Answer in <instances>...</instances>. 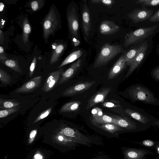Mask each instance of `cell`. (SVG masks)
Masks as SVG:
<instances>
[{
	"label": "cell",
	"instance_id": "cell-3",
	"mask_svg": "<svg viewBox=\"0 0 159 159\" xmlns=\"http://www.w3.org/2000/svg\"><path fill=\"white\" fill-rule=\"evenodd\" d=\"M43 27V38L47 43L50 36L54 35L61 27L60 14L54 5H52L48 13L44 18Z\"/></svg>",
	"mask_w": 159,
	"mask_h": 159
},
{
	"label": "cell",
	"instance_id": "cell-7",
	"mask_svg": "<svg viewBox=\"0 0 159 159\" xmlns=\"http://www.w3.org/2000/svg\"><path fill=\"white\" fill-rule=\"evenodd\" d=\"M124 111L127 115L135 120L150 127L152 123L158 120L142 109L135 106L126 108Z\"/></svg>",
	"mask_w": 159,
	"mask_h": 159
},
{
	"label": "cell",
	"instance_id": "cell-16",
	"mask_svg": "<svg viewBox=\"0 0 159 159\" xmlns=\"http://www.w3.org/2000/svg\"><path fill=\"white\" fill-rule=\"evenodd\" d=\"M124 52L118 59L110 71L108 77V80L113 79L118 75L127 66Z\"/></svg>",
	"mask_w": 159,
	"mask_h": 159
},
{
	"label": "cell",
	"instance_id": "cell-29",
	"mask_svg": "<svg viewBox=\"0 0 159 159\" xmlns=\"http://www.w3.org/2000/svg\"><path fill=\"white\" fill-rule=\"evenodd\" d=\"M1 62L12 70L20 73H22L18 62L15 60L10 59L1 61Z\"/></svg>",
	"mask_w": 159,
	"mask_h": 159
},
{
	"label": "cell",
	"instance_id": "cell-24",
	"mask_svg": "<svg viewBox=\"0 0 159 159\" xmlns=\"http://www.w3.org/2000/svg\"><path fill=\"white\" fill-rule=\"evenodd\" d=\"M65 48V45L63 44H59L57 46L52 54L50 61V64H53L58 61Z\"/></svg>",
	"mask_w": 159,
	"mask_h": 159
},
{
	"label": "cell",
	"instance_id": "cell-11",
	"mask_svg": "<svg viewBox=\"0 0 159 159\" xmlns=\"http://www.w3.org/2000/svg\"><path fill=\"white\" fill-rule=\"evenodd\" d=\"M63 70V69L61 68L49 74L42 88V90L44 92H47L53 89L58 81Z\"/></svg>",
	"mask_w": 159,
	"mask_h": 159
},
{
	"label": "cell",
	"instance_id": "cell-32",
	"mask_svg": "<svg viewBox=\"0 0 159 159\" xmlns=\"http://www.w3.org/2000/svg\"><path fill=\"white\" fill-rule=\"evenodd\" d=\"M0 80L3 84H8L11 81L10 76L6 71L0 68Z\"/></svg>",
	"mask_w": 159,
	"mask_h": 159
},
{
	"label": "cell",
	"instance_id": "cell-10",
	"mask_svg": "<svg viewBox=\"0 0 159 159\" xmlns=\"http://www.w3.org/2000/svg\"><path fill=\"white\" fill-rule=\"evenodd\" d=\"M82 5V28L84 39L85 40H86L91 29V19L89 10L86 1H83Z\"/></svg>",
	"mask_w": 159,
	"mask_h": 159
},
{
	"label": "cell",
	"instance_id": "cell-13",
	"mask_svg": "<svg viewBox=\"0 0 159 159\" xmlns=\"http://www.w3.org/2000/svg\"><path fill=\"white\" fill-rule=\"evenodd\" d=\"M42 78L41 76L34 77L24 83L16 90L17 93H27L32 92L36 89L41 84Z\"/></svg>",
	"mask_w": 159,
	"mask_h": 159
},
{
	"label": "cell",
	"instance_id": "cell-8",
	"mask_svg": "<svg viewBox=\"0 0 159 159\" xmlns=\"http://www.w3.org/2000/svg\"><path fill=\"white\" fill-rule=\"evenodd\" d=\"M123 159H146L154 152L148 150L141 148L124 147L121 148Z\"/></svg>",
	"mask_w": 159,
	"mask_h": 159
},
{
	"label": "cell",
	"instance_id": "cell-44",
	"mask_svg": "<svg viewBox=\"0 0 159 159\" xmlns=\"http://www.w3.org/2000/svg\"><path fill=\"white\" fill-rule=\"evenodd\" d=\"M158 113L159 114V112H158ZM151 125L157 127H159V119H158V120L152 123Z\"/></svg>",
	"mask_w": 159,
	"mask_h": 159
},
{
	"label": "cell",
	"instance_id": "cell-25",
	"mask_svg": "<svg viewBox=\"0 0 159 159\" xmlns=\"http://www.w3.org/2000/svg\"><path fill=\"white\" fill-rule=\"evenodd\" d=\"M38 130L37 129L31 130L27 134L25 139L26 144L27 147H30L39 139Z\"/></svg>",
	"mask_w": 159,
	"mask_h": 159
},
{
	"label": "cell",
	"instance_id": "cell-26",
	"mask_svg": "<svg viewBox=\"0 0 159 159\" xmlns=\"http://www.w3.org/2000/svg\"><path fill=\"white\" fill-rule=\"evenodd\" d=\"M20 104L17 101L14 99H5L0 98V109H5L13 107Z\"/></svg>",
	"mask_w": 159,
	"mask_h": 159
},
{
	"label": "cell",
	"instance_id": "cell-28",
	"mask_svg": "<svg viewBox=\"0 0 159 159\" xmlns=\"http://www.w3.org/2000/svg\"><path fill=\"white\" fill-rule=\"evenodd\" d=\"M139 47L133 48L127 52H125V58L127 66H130L131 63L138 53Z\"/></svg>",
	"mask_w": 159,
	"mask_h": 159
},
{
	"label": "cell",
	"instance_id": "cell-45",
	"mask_svg": "<svg viewBox=\"0 0 159 159\" xmlns=\"http://www.w3.org/2000/svg\"><path fill=\"white\" fill-rule=\"evenodd\" d=\"M4 4L1 2L0 3V12H2L4 8Z\"/></svg>",
	"mask_w": 159,
	"mask_h": 159
},
{
	"label": "cell",
	"instance_id": "cell-34",
	"mask_svg": "<svg viewBox=\"0 0 159 159\" xmlns=\"http://www.w3.org/2000/svg\"><path fill=\"white\" fill-rule=\"evenodd\" d=\"M52 109V107H51L40 113L39 116L36 118L33 122V124H35L38 121L48 116L50 113Z\"/></svg>",
	"mask_w": 159,
	"mask_h": 159
},
{
	"label": "cell",
	"instance_id": "cell-41",
	"mask_svg": "<svg viewBox=\"0 0 159 159\" xmlns=\"http://www.w3.org/2000/svg\"><path fill=\"white\" fill-rule=\"evenodd\" d=\"M0 60L1 61H3L7 60L3 48L1 46H0Z\"/></svg>",
	"mask_w": 159,
	"mask_h": 159
},
{
	"label": "cell",
	"instance_id": "cell-38",
	"mask_svg": "<svg viewBox=\"0 0 159 159\" xmlns=\"http://www.w3.org/2000/svg\"><path fill=\"white\" fill-rule=\"evenodd\" d=\"M151 75L155 80L159 81V67L156 68L152 71Z\"/></svg>",
	"mask_w": 159,
	"mask_h": 159
},
{
	"label": "cell",
	"instance_id": "cell-23",
	"mask_svg": "<svg viewBox=\"0 0 159 159\" xmlns=\"http://www.w3.org/2000/svg\"><path fill=\"white\" fill-rule=\"evenodd\" d=\"M113 118L110 116L106 115L98 116L94 115L92 116L91 121L92 123L98 124H102L106 123H113Z\"/></svg>",
	"mask_w": 159,
	"mask_h": 159
},
{
	"label": "cell",
	"instance_id": "cell-37",
	"mask_svg": "<svg viewBox=\"0 0 159 159\" xmlns=\"http://www.w3.org/2000/svg\"><path fill=\"white\" fill-rule=\"evenodd\" d=\"M149 148L154 149L159 154V141L152 140Z\"/></svg>",
	"mask_w": 159,
	"mask_h": 159
},
{
	"label": "cell",
	"instance_id": "cell-21",
	"mask_svg": "<svg viewBox=\"0 0 159 159\" xmlns=\"http://www.w3.org/2000/svg\"><path fill=\"white\" fill-rule=\"evenodd\" d=\"M83 51L81 50L75 51L69 54L58 67V68H62L64 66L78 59L83 55Z\"/></svg>",
	"mask_w": 159,
	"mask_h": 159
},
{
	"label": "cell",
	"instance_id": "cell-27",
	"mask_svg": "<svg viewBox=\"0 0 159 159\" xmlns=\"http://www.w3.org/2000/svg\"><path fill=\"white\" fill-rule=\"evenodd\" d=\"M22 40L25 45L28 41L29 36L31 31V27L27 18H25L23 22Z\"/></svg>",
	"mask_w": 159,
	"mask_h": 159
},
{
	"label": "cell",
	"instance_id": "cell-47",
	"mask_svg": "<svg viewBox=\"0 0 159 159\" xmlns=\"http://www.w3.org/2000/svg\"><path fill=\"white\" fill-rule=\"evenodd\" d=\"M155 159H159V157L156 158H155Z\"/></svg>",
	"mask_w": 159,
	"mask_h": 159
},
{
	"label": "cell",
	"instance_id": "cell-46",
	"mask_svg": "<svg viewBox=\"0 0 159 159\" xmlns=\"http://www.w3.org/2000/svg\"><path fill=\"white\" fill-rule=\"evenodd\" d=\"M5 21L2 19L0 22V27L1 29H2L4 26V22Z\"/></svg>",
	"mask_w": 159,
	"mask_h": 159
},
{
	"label": "cell",
	"instance_id": "cell-17",
	"mask_svg": "<svg viewBox=\"0 0 159 159\" xmlns=\"http://www.w3.org/2000/svg\"><path fill=\"white\" fill-rule=\"evenodd\" d=\"M53 153L52 151L42 148H37L28 154L26 159H50Z\"/></svg>",
	"mask_w": 159,
	"mask_h": 159
},
{
	"label": "cell",
	"instance_id": "cell-43",
	"mask_svg": "<svg viewBox=\"0 0 159 159\" xmlns=\"http://www.w3.org/2000/svg\"><path fill=\"white\" fill-rule=\"evenodd\" d=\"M90 159H111L106 156H100Z\"/></svg>",
	"mask_w": 159,
	"mask_h": 159
},
{
	"label": "cell",
	"instance_id": "cell-22",
	"mask_svg": "<svg viewBox=\"0 0 159 159\" xmlns=\"http://www.w3.org/2000/svg\"><path fill=\"white\" fill-rule=\"evenodd\" d=\"M81 102L80 101H73L67 102L63 105L60 111L62 113L71 112L77 110Z\"/></svg>",
	"mask_w": 159,
	"mask_h": 159
},
{
	"label": "cell",
	"instance_id": "cell-33",
	"mask_svg": "<svg viewBox=\"0 0 159 159\" xmlns=\"http://www.w3.org/2000/svg\"><path fill=\"white\" fill-rule=\"evenodd\" d=\"M91 1L92 3L101 4L110 8L115 3L113 0H91Z\"/></svg>",
	"mask_w": 159,
	"mask_h": 159
},
{
	"label": "cell",
	"instance_id": "cell-35",
	"mask_svg": "<svg viewBox=\"0 0 159 159\" xmlns=\"http://www.w3.org/2000/svg\"><path fill=\"white\" fill-rule=\"evenodd\" d=\"M102 106L107 107H121V106L118 101L116 100H111L105 102L102 104Z\"/></svg>",
	"mask_w": 159,
	"mask_h": 159
},
{
	"label": "cell",
	"instance_id": "cell-20",
	"mask_svg": "<svg viewBox=\"0 0 159 159\" xmlns=\"http://www.w3.org/2000/svg\"><path fill=\"white\" fill-rule=\"evenodd\" d=\"M96 127L112 134H118L121 132H126L123 128L112 123L98 124L93 123Z\"/></svg>",
	"mask_w": 159,
	"mask_h": 159
},
{
	"label": "cell",
	"instance_id": "cell-19",
	"mask_svg": "<svg viewBox=\"0 0 159 159\" xmlns=\"http://www.w3.org/2000/svg\"><path fill=\"white\" fill-rule=\"evenodd\" d=\"M120 27L116 24L114 21L109 20H105L100 24L99 27L100 33L105 35H113L118 32L120 30Z\"/></svg>",
	"mask_w": 159,
	"mask_h": 159
},
{
	"label": "cell",
	"instance_id": "cell-39",
	"mask_svg": "<svg viewBox=\"0 0 159 159\" xmlns=\"http://www.w3.org/2000/svg\"><path fill=\"white\" fill-rule=\"evenodd\" d=\"M41 1H33L31 3V6L32 9L34 11H36L40 8V2Z\"/></svg>",
	"mask_w": 159,
	"mask_h": 159
},
{
	"label": "cell",
	"instance_id": "cell-36",
	"mask_svg": "<svg viewBox=\"0 0 159 159\" xmlns=\"http://www.w3.org/2000/svg\"><path fill=\"white\" fill-rule=\"evenodd\" d=\"M36 63V57L35 56L33 58L30 68L29 76L32 77L34 71Z\"/></svg>",
	"mask_w": 159,
	"mask_h": 159
},
{
	"label": "cell",
	"instance_id": "cell-14",
	"mask_svg": "<svg viewBox=\"0 0 159 159\" xmlns=\"http://www.w3.org/2000/svg\"><path fill=\"white\" fill-rule=\"evenodd\" d=\"M148 47V44L147 42H145L139 47L138 54L129 66L130 67L125 75L126 77H128L131 75L142 62L146 55Z\"/></svg>",
	"mask_w": 159,
	"mask_h": 159
},
{
	"label": "cell",
	"instance_id": "cell-12",
	"mask_svg": "<svg viewBox=\"0 0 159 159\" xmlns=\"http://www.w3.org/2000/svg\"><path fill=\"white\" fill-rule=\"evenodd\" d=\"M95 83L93 81L77 83L66 90L63 95L65 96H70L80 93L89 89Z\"/></svg>",
	"mask_w": 159,
	"mask_h": 159
},
{
	"label": "cell",
	"instance_id": "cell-30",
	"mask_svg": "<svg viewBox=\"0 0 159 159\" xmlns=\"http://www.w3.org/2000/svg\"><path fill=\"white\" fill-rule=\"evenodd\" d=\"M20 107V106L18 105L11 108L0 110V118H2L5 117L12 114L16 112L19 110Z\"/></svg>",
	"mask_w": 159,
	"mask_h": 159
},
{
	"label": "cell",
	"instance_id": "cell-4",
	"mask_svg": "<svg viewBox=\"0 0 159 159\" xmlns=\"http://www.w3.org/2000/svg\"><path fill=\"white\" fill-rule=\"evenodd\" d=\"M124 52L120 45L104 44L96 58L94 64L95 68L105 65L119 54Z\"/></svg>",
	"mask_w": 159,
	"mask_h": 159
},
{
	"label": "cell",
	"instance_id": "cell-6",
	"mask_svg": "<svg viewBox=\"0 0 159 159\" xmlns=\"http://www.w3.org/2000/svg\"><path fill=\"white\" fill-rule=\"evenodd\" d=\"M113 124L124 129L126 132H135L146 130L150 127L127 117L112 116Z\"/></svg>",
	"mask_w": 159,
	"mask_h": 159
},
{
	"label": "cell",
	"instance_id": "cell-18",
	"mask_svg": "<svg viewBox=\"0 0 159 159\" xmlns=\"http://www.w3.org/2000/svg\"><path fill=\"white\" fill-rule=\"evenodd\" d=\"M82 63V60L79 59L74 62L65 71L63 72L58 84L66 82L71 78L80 69Z\"/></svg>",
	"mask_w": 159,
	"mask_h": 159
},
{
	"label": "cell",
	"instance_id": "cell-42",
	"mask_svg": "<svg viewBox=\"0 0 159 159\" xmlns=\"http://www.w3.org/2000/svg\"><path fill=\"white\" fill-rule=\"evenodd\" d=\"M4 40V34L1 29L0 30V44H2L3 43V42Z\"/></svg>",
	"mask_w": 159,
	"mask_h": 159
},
{
	"label": "cell",
	"instance_id": "cell-15",
	"mask_svg": "<svg viewBox=\"0 0 159 159\" xmlns=\"http://www.w3.org/2000/svg\"><path fill=\"white\" fill-rule=\"evenodd\" d=\"M111 89L110 87L104 88L96 93L89 100L86 109H89L103 102Z\"/></svg>",
	"mask_w": 159,
	"mask_h": 159
},
{
	"label": "cell",
	"instance_id": "cell-9",
	"mask_svg": "<svg viewBox=\"0 0 159 159\" xmlns=\"http://www.w3.org/2000/svg\"><path fill=\"white\" fill-rule=\"evenodd\" d=\"M153 12L152 10L148 9L145 7H143L141 8L133 10L127 14V16L133 23H136L150 18Z\"/></svg>",
	"mask_w": 159,
	"mask_h": 159
},
{
	"label": "cell",
	"instance_id": "cell-2",
	"mask_svg": "<svg viewBox=\"0 0 159 159\" xmlns=\"http://www.w3.org/2000/svg\"><path fill=\"white\" fill-rule=\"evenodd\" d=\"M79 16L77 5L75 2H71L67 9L66 19L69 32L75 46L79 45L80 43Z\"/></svg>",
	"mask_w": 159,
	"mask_h": 159
},
{
	"label": "cell",
	"instance_id": "cell-40",
	"mask_svg": "<svg viewBox=\"0 0 159 159\" xmlns=\"http://www.w3.org/2000/svg\"><path fill=\"white\" fill-rule=\"evenodd\" d=\"M149 20L152 22H159V9L150 18Z\"/></svg>",
	"mask_w": 159,
	"mask_h": 159
},
{
	"label": "cell",
	"instance_id": "cell-1",
	"mask_svg": "<svg viewBox=\"0 0 159 159\" xmlns=\"http://www.w3.org/2000/svg\"><path fill=\"white\" fill-rule=\"evenodd\" d=\"M128 95L133 102H140L146 104L159 106V99L148 88L137 84L131 86L127 90Z\"/></svg>",
	"mask_w": 159,
	"mask_h": 159
},
{
	"label": "cell",
	"instance_id": "cell-5",
	"mask_svg": "<svg viewBox=\"0 0 159 159\" xmlns=\"http://www.w3.org/2000/svg\"><path fill=\"white\" fill-rule=\"evenodd\" d=\"M157 25L142 28L127 34L125 36L124 47L140 43L152 34Z\"/></svg>",
	"mask_w": 159,
	"mask_h": 159
},
{
	"label": "cell",
	"instance_id": "cell-31",
	"mask_svg": "<svg viewBox=\"0 0 159 159\" xmlns=\"http://www.w3.org/2000/svg\"><path fill=\"white\" fill-rule=\"evenodd\" d=\"M135 3L140 4L143 7L155 6L159 4V0H138Z\"/></svg>",
	"mask_w": 159,
	"mask_h": 159
}]
</instances>
